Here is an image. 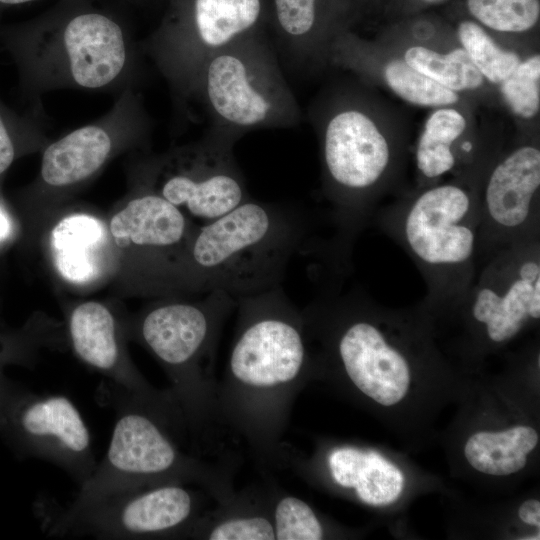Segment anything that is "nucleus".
<instances>
[{"label": "nucleus", "instance_id": "nucleus-7", "mask_svg": "<svg viewBox=\"0 0 540 540\" xmlns=\"http://www.w3.org/2000/svg\"><path fill=\"white\" fill-rule=\"evenodd\" d=\"M193 98L202 101L211 125L240 137L253 129L294 127L302 116L263 27L206 60Z\"/></svg>", "mask_w": 540, "mask_h": 540}, {"label": "nucleus", "instance_id": "nucleus-19", "mask_svg": "<svg viewBox=\"0 0 540 540\" xmlns=\"http://www.w3.org/2000/svg\"><path fill=\"white\" fill-rule=\"evenodd\" d=\"M272 485L248 487L228 501L206 510L192 527L188 539L275 540L271 516Z\"/></svg>", "mask_w": 540, "mask_h": 540}, {"label": "nucleus", "instance_id": "nucleus-12", "mask_svg": "<svg viewBox=\"0 0 540 540\" xmlns=\"http://www.w3.org/2000/svg\"><path fill=\"white\" fill-rule=\"evenodd\" d=\"M239 138L211 125L198 141L152 162L145 186L200 225L221 217L250 198L233 153Z\"/></svg>", "mask_w": 540, "mask_h": 540}, {"label": "nucleus", "instance_id": "nucleus-20", "mask_svg": "<svg viewBox=\"0 0 540 540\" xmlns=\"http://www.w3.org/2000/svg\"><path fill=\"white\" fill-rule=\"evenodd\" d=\"M326 469L334 484L353 490L361 502L371 506L391 504L403 490L402 472L373 450L334 447L326 455Z\"/></svg>", "mask_w": 540, "mask_h": 540}, {"label": "nucleus", "instance_id": "nucleus-4", "mask_svg": "<svg viewBox=\"0 0 540 540\" xmlns=\"http://www.w3.org/2000/svg\"><path fill=\"white\" fill-rule=\"evenodd\" d=\"M372 220L412 259L430 306H458L478 270L476 186L433 183L376 210Z\"/></svg>", "mask_w": 540, "mask_h": 540}, {"label": "nucleus", "instance_id": "nucleus-9", "mask_svg": "<svg viewBox=\"0 0 540 540\" xmlns=\"http://www.w3.org/2000/svg\"><path fill=\"white\" fill-rule=\"evenodd\" d=\"M267 20L268 0H180L144 50L168 81L179 109L187 111L206 60Z\"/></svg>", "mask_w": 540, "mask_h": 540}, {"label": "nucleus", "instance_id": "nucleus-33", "mask_svg": "<svg viewBox=\"0 0 540 540\" xmlns=\"http://www.w3.org/2000/svg\"><path fill=\"white\" fill-rule=\"evenodd\" d=\"M29 1H33V0H0L1 3L10 4V5L22 4V3L29 2Z\"/></svg>", "mask_w": 540, "mask_h": 540}, {"label": "nucleus", "instance_id": "nucleus-16", "mask_svg": "<svg viewBox=\"0 0 540 540\" xmlns=\"http://www.w3.org/2000/svg\"><path fill=\"white\" fill-rule=\"evenodd\" d=\"M67 336L75 355L107 381L148 401L176 406L169 390L153 387L133 365L116 315L105 304L86 301L67 316Z\"/></svg>", "mask_w": 540, "mask_h": 540}, {"label": "nucleus", "instance_id": "nucleus-13", "mask_svg": "<svg viewBox=\"0 0 540 540\" xmlns=\"http://www.w3.org/2000/svg\"><path fill=\"white\" fill-rule=\"evenodd\" d=\"M198 227L180 209L145 186L109 222L115 245L134 253L142 288L190 292L187 251Z\"/></svg>", "mask_w": 540, "mask_h": 540}, {"label": "nucleus", "instance_id": "nucleus-30", "mask_svg": "<svg viewBox=\"0 0 540 540\" xmlns=\"http://www.w3.org/2000/svg\"><path fill=\"white\" fill-rule=\"evenodd\" d=\"M19 142L16 126L0 105V178L9 169L19 154Z\"/></svg>", "mask_w": 540, "mask_h": 540}, {"label": "nucleus", "instance_id": "nucleus-22", "mask_svg": "<svg viewBox=\"0 0 540 540\" xmlns=\"http://www.w3.org/2000/svg\"><path fill=\"white\" fill-rule=\"evenodd\" d=\"M538 434L529 426H516L501 432H477L466 442L464 454L479 472L504 476L523 469L527 455L536 447Z\"/></svg>", "mask_w": 540, "mask_h": 540}, {"label": "nucleus", "instance_id": "nucleus-8", "mask_svg": "<svg viewBox=\"0 0 540 540\" xmlns=\"http://www.w3.org/2000/svg\"><path fill=\"white\" fill-rule=\"evenodd\" d=\"M208 497L201 488L168 483L75 497L66 505L39 498L34 513L44 532L54 537L188 539Z\"/></svg>", "mask_w": 540, "mask_h": 540}, {"label": "nucleus", "instance_id": "nucleus-6", "mask_svg": "<svg viewBox=\"0 0 540 540\" xmlns=\"http://www.w3.org/2000/svg\"><path fill=\"white\" fill-rule=\"evenodd\" d=\"M205 294L195 301H160L131 325L133 336L164 369L195 447L221 424L215 359L224 323L236 308V299L222 290Z\"/></svg>", "mask_w": 540, "mask_h": 540}, {"label": "nucleus", "instance_id": "nucleus-28", "mask_svg": "<svg viewBox=\"0 0 540 540\" xmlns=\"http://www.w3.org/2000/svg\"><path fill=\"white\" fill-rule=\"evenodd\" d=\"M499 86L505 103L516 116L524 120L536 117L540 110V55L522 59Z\"/></svg>", "mask_w": 540, "mask_h": 540}, {"label": "nucleus", "instance_id": "nucleus-2", "mask_svg": "<svg viewBox=\"0 0 540 540\" xmlns=\"http://www.w3.org/2000/svg\"><path fill=\"white\" fill-rule=\"evenodd\" d=\"M96 399L114 412L112 436L104 458L79 487L77 498L168 483L201 488L217 503L235 495L236 463L204 460L183 448L190 439L177 409L109 381L99 385Z\"/></svg>", "mask_w": 540, "mask_h": 540}, {"label": "nucleus", "instance_id": "nucleus-15", "mask_svg": "<svg viewBox=\"0 0 540 540\" xmlns=\"http://www.w3.org/2000/svg\"><path fill=\"white\" fill-rule=\"evenodd\" d=\"M459 305L468 306L493 343L509 341L539 320L540 239L505 247L480 262Z\"/></svg>", "mask_w": 540, "mask_h": 540}, {"label": "nucleus", "instance_id": "nucleus-31", "mask_svg": "<svg viewBox=\"0 0 540 540\" xmlns=\"http://www.w3.org/2000/svg\"><path fill=\"white\" fill-rule=\"evenodd\" d=\"M519 518L532 526L540 527V502L536 499L525 501L518 510Z\"/></svg>", "mask_w": 540, "mask_h": 540}, {"label": "nucleus", "instance_id": "nucleus-32", "mask_svg": "<svg viewBox=\"0 0 540 540\" xmlns=\"http://www.w3.org/2000/svg\"><path fill=\"white\" fill-rule=\"evenodd\" d=\"M13 234V221L6 207L0 200V246L8 241Z\"/></svg>", "mask_w": 540, "mask_h": 540}, {"label": "nucleus", "instance_id": "nucleus-17", "mask_svg": "<svg viewBox=\"0 0 540 540\" xmlns=\"http://www.w3.org/2000/svg\"><path fill=\"white\" fill-rule=\"evenodd\" d=\"M270 21L288 55L298 63L329 60L334 40L348 26L355 0H269Z\"/></svg>", "mask_w": 540, "mask_h": 540}, {"label": "nucleus", "instance_id": "nucleus-18", "mask_svg": "<svg viewBox=\"0 0 540 540\" xmlns=\"http://www.w3.org/2000/svg\"><path fill=\"white\" fill-rule=\"evenodd\" d=\"M116 114L71 131L49 144L41 158L42 182L66 188L93 176L107 162L117 139Z\"/></svg>", "mask_w": 540, "mask_h": 540}, {"label": "nucleus", "instance_id": "nucleus-14", "mask_svg": "<svg viewBox=\"0 0 540 540\" xmlns=\"http://www.w3.org/2000/svg\"><path fill=\"white\" fill-rule=\"evenodd\" d=\"M478 263L505 247L540 239V149L523 143L497 155L477 186Z\"/></svg>", "mask_w": 540, "mask_h": 540}, {"label": "nucleus", "instance_id": "nucleus-1", "mask_svg": "<svg viewBox=\"0 0 540 540\" xmlns=\"http://www.w3.org/2000/svg\"><path fill=\"white\" fill-rule=\"evenodd\" d=\"M237 321L217 402L221 424L260 465L284 466L282 438L312 369L301 310L281 286L236 298Z\"/></svg>", "mask_w": 540, "mask_h": 540}, {"label": "nucleus", "instance_id": "nucleus-29", "mask_svg": "<svg viewBox=\"0 0 540 540\" xmlns=\"http://www.w3.org/2000/svg\"><path fill=\"white\" fill-rule=\"evenodd\" d=\"M43 343V328L29 322L16 331L0 333V388L10 379L4 374L8 365L31 366L37 347Z\"/></svg>", "mask_w": 540, "mask_h": 540}, {"label": "nucleus", "instance_id": "nucleus-34", "mask_svg": "<svg viewBox=\"0 0 540 540\" xmlns=\"http://www.w3.org/2000/svg\"><path fill=\"white\" fill-rule=\"evenodd\" d=\"M447 0H422V2L430 5L441 4Z\"/></svg>", "mask_w": 540, "mask_h": 540}, {"label": "nucleus", "instance_id": "nucleus-21", "mask_svg": "<svg viewBox=\"0 0 540 540\" xmlns=\"http://www.w3.org/2000/svg\"><path fill=\"white\" fill-rule=\"evenodd\" d=\"M466 128L465 116L453 106L438 107L428 116L415 150L423 186L461 167L458 142Z\"/></svg>", "mask_w": 540, "mask_h": 540}, {"label": "nucleus", "instance_id": "nucleus-27", "mask_svg": "<svg viewBox=\"0 0 540 540\" xmlns=\"http://www.w3.org/2000/svg\"><path fill=\"white\" fill-rule=\"evenodd\" d=\"M466 5L478 24L499 33L527 32L540 18V0H466Z\"/></svg>", "mask_w": 540, "mask_h": 540}, {"label": "nucleus", "instance_id": "nucleus-11", "mask_svg": "<svg viewBox=\"0 0 540 540\" xmlns=\"http://www.w3.org/2000/svg\"><path fill=\"white\" fill-rule=\"evenodd\" d=\"M0 438L21 460L47 461L82 486L97 460L78 407L62 394H39L12 380L0 390Z\"/></svg>", "mask_w": 540, "mask_h": 540}, {"label": "nucleus", "instance_id": "nucleus-25", "mask_svg": "<svg viewBox=\"0 0 540 540\" xmlns=\"http://www.w3.org/2000/svg\"><path fill=\"white\" fill-rule=\"evenodd\" d=\"M379 73L394 94L413 105L438 108L453 106L460 100L458 93L414 69L403 58L388 60Z\"/></svg>", "mask_w": 540, "mask_h": 540}, {"label": "nucleus", "instance_id": "nucleus-23", "mask_svg": "<svg viewBox=\"0 0 540 540\" xmlns=\"http://www.w3.org/2000/svg\"><path fill=\"white\" fill-rule=\"evenodd\" d=\"M410 66L456 93L480 89L485 80L462 47L446 53L424 45L409 46L402 57Z\"/></svg>", "mask_w": 540, "mask_h": 540}, {"label": "nucleus", "instance_id": "nucleus-26", "mask_svg": "<svg viewBox=\"0 0 540 540\" xmlns=\"http://www.w3.org/2000/svg\"><path fill=\"white\" fill-rule=\"evenodd\" d=\"M271 516L275 540H320L325 536V528L312 507L274 485Z\"/></svg>", "mask_w": 540, "mask_h": 540}, {"label": "nucleus", "instance_id": "nucleus-10", "mask_svg": "<svg viewBox=\"0 0 540 540\" xmlns=\"http://www.w3.org/2000/svg\"><path fill=\"white\" fill-rule=\"evenodd\" d=\"M5 44L26 83L41 89H105L124 77L134 59L132 43L127 42L122 28L99 13L72 18L52 41Z\"/></svg>", "mask_w": 540, "mask_h": 540}, {"label": "nucleus", "instance_id": "nucleus-5", "mask_svg": "<svg viewBox=\"0 0 540 540\" xmlns=\"http://www.w3.org/2000/svg\"><path fill=\"white\" fill-rule=\"evenodd\" d=\"M318 126L322 189L336 228L332 258L343 262L357 234L372 220L393 184L402 148L360 100L338 99Z\"/></svg>", "mask_w": 540, "mask_h": 540}, {"label": "nucleus", "instance_id": "nucleus-24", "mask_svg": "<svg viewBox=\"0 0 540 540\" xmlns=\"http://www.w3.org/2000/svg\"><path fill=\"white\" fill-rule=\"evenodd\" d=\"M460 47L480 72L484 80L499 85L519 65L522 58L514 51L501 47L488 31L474 20L458 24Z\"/></svg>", "mask_w": 540, "mask_h": 540}, {"label": "nucleus", "instance_id": "nucleus-3", "mask_svg": "<svg viewBox=\"0 0 540 540\" xmlns=\"http://www.w3.org/2000/svg\"><path fill=\"white\" fill-rule=\"evenodd\" d=\"M310 230L311 220L299 208L250 197L198 225L186 259L191 293L222 290L236 299L281 286Z\"/></svg>", "mask_w": 540, "mask_h": 540}]
</instances>
